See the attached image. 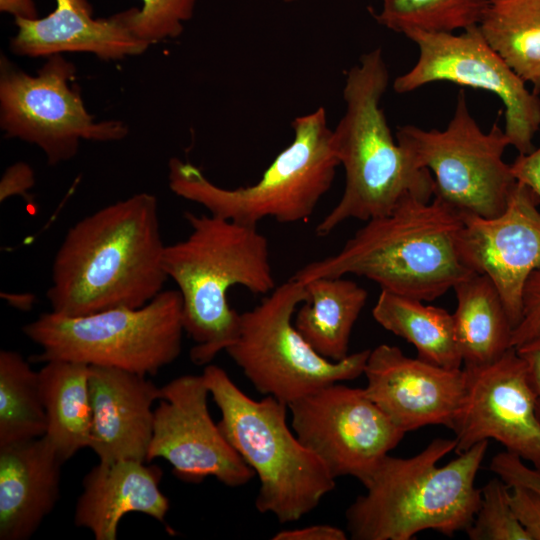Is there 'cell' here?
<instances>
[{
	"mask_svg": "<svg viewBox=\"0 0 540 540\" xmlns=\"http://www.w3.org/2000/svg\"><path fill=\"white\" fill-rule=\"evenodd\" d=\"M60 457L46 436L0 447V540H28L60 497Z\"/></svg>",
	"mask_w": 540,
	"mask_h": 540,
	"instance_id": "21",
	"label": "cell"
},
{
	"mask_svg": "<svg viewBox=\"0 0 540 540\" xmlns=\"http://www.w3.org/2000/svg\"><path fill=\"white\" fill-rule=\"evenodd\" d=\"M515 179L528 186L540 199V146L528 154H519L511 164Z\"/></svg>",
	"mask_w": 540,
	"mask_h": 540,
	"instance_id": "36",
	"label": "cell"
},
{
	"mask_svg": "<svg viewBox=\"0 0 540 540\" xmlns=\"http://www.w3.org/2000/svg\"><path fill=\"white\" fill-rule=\"evenodd\" d=\"M39 371L18 352L0 351V447L45 435Z\"/></svg>",
	"mask_w": 540,
	"mask_h": 540,
	"instance_id": "27",
	"label": "cell"
},
{
	"mask_svg": "<svg viewBox=\"0 0 540 540\" xmlns=\"http://www.w3.org/2000/svg\"><path fill=\"white\" fill-rule=\"evenodd\" d=\"M378 23L396 32H450L478 25L489 0H381Z\"/></svg>",
	"mask_w": 540,
	"mask_h": 540,
	"instance_id": "28",
	"label": "cell"
},
{
	"mask_svg": "<svg viewBox=\"0 0 540 540\" xmlns=\"http://www.w3.org/2000/svg\"><path fill=\"white\" fill-rule=\"evenodd\" d=\"M540 199L517 181L505 210L494 217L461 213L458 237L461 261L486 275L498 290L513 330L522 317L523 293L540 269Z\"/></svg>",
	"mask_w": 540,
	"mask_h": 540,
	"instance_id": "16",
	"label": "cell"
},
{
	"mask_svg": "<svg viewBox=\"0 0 540 540\" xmlns=\"http://www.w3.org/2000/svg\"><path fill=\"white\" fill-rule=\"evenodd\" d=\"M540 332V269L529 277L523 293L522 317L513 330L511 344L518 347Z\"/></svg>",
	"mask_w": 540,
	"mask_h": 540,
	"instance_id": "31",
	"label": "cell"
},
{
	"mask_svg": "<svg viewBox=\"0 0 540 540\" xmlns=\"http://www.w3.org/2000/svg\"><path fill=\"white\" fill-rule=\"evenodd\" d=\"M389 73L383 52L364 53L347 73L346 110L332 130V146L345 170V189L315 231L324 237L348 219L368 221L392 212L407 198L431 201L434 179L392 136L380 106Z\"/></svg>",
	"mask_w": 540,
	"mask_h": 540,
	"instance_id": "4",
	"label": "cell"
},
{
	"mask_svg": "<svg viewBox=\"0 0 540 540\" xmlns=\"http://www.w3.org/2000/svg\"><path fill=\"white\" fill-rule=\"evenodd\" d=\"M510 505L530 540H540V494L521 485L512 486Z\"/></svg>",
	"mask_w": 540,
	"mask_h": 540,
	"instance_id": "33",
	"label": "cell"
},
{
	"mask_svg": "<svg viewBox=\"0 0 540 540\" xmlns=\"http://www.w3.org/2000/svg\"><path fill=\"white\" fill-rule=\"evenodd\" d=\"M454 331L464 368L491 364L512 348L513 327L493 282L473 273L453 288Z\"/></svg>",
	"mask_w": 540,
	"mask_h": 540,
	"instance_id": "22",
	"label": "cell"
},
{
	"mask_svg": "<svg viewBox=\"0 0 540 540\" xmlns=\"http://www.w3.org/2000/svg\"><path fill=\"white\" fill-rule=\"evenodd\" d=\"M0 11L14 18H39L34 0H0Z\"/></svg>",
	"mask_w": 540,
	"mask_h": 540,
	"instance_id": "38",
	"label": "cell"
},
{
	"mask_svg": "<svg viewBox=\"0 0 540 540\" xmlns=\"http://www.w3.org/2000/svg\"><path fill=\"white\" fill-rule=\"evenodd\" d=\"M157 198L138 193L75 223L53 261L51 311L76 317L118 307L139 308L168 279Z\"/></svg>",
	"mask_w": 540,
	"mask_h": 540,
	"instance_id": "1",
	"label": "cell"
},
{
	"mask_svg": "<svg viewBox=\"0 0 540 540\" xmlns=\"http://www.w3.org/2000/svg\"><path fill=\"white\" fill-rule=\"evenodd\" d=\"M273 540H346L347 534L339 527L318 524L303 528L282 530L276 533Z\"/></svg>",
	"mask_w": 540,
	"mask_h": 540,
	"instance_id": "37",
	"label": "cell"
},
{
	"mask_svg": "<svg viewBox=\"0 0 540 540\" xmlns=\"http://www.w3.org/2000/svg\"><path fill=\"white\" fill-rule=\"evenodd\" d=\"M89 387V448L99 461L147 462L154 429L153 405L161 398V387L147 376L103 366H90Z\"/></svg>",
	"mask_w": 540,
	"mask_h": 540,
	"instance_id": "18",
	"label": "cell"
},
{
	"mask_svg": "<svg viewBox=\"0 0 540 540\" xmlns=\"http://www.w3.org/2000/svg\"><path fill=\"white\" fill-rule=\"evenodd\" d=\"M292 429L336 479L364 484L404 433L367 396L340 382L325 385L288 405Z\"/></svg>",
	"mask_w": 540,
	"mask_h": 540,
	"instance_id": "13",
	"label": "cell"
},
{
	"mask_svg": "<svg viewBox=\"0 0 540 540\" xmlns=\"http://www.w3.org/2000/svg\"><path fill=\"white\" fill-rule=\"evenodd\" d=\"M35 184L32 168L24 162L9 166L0 180V201L4 202L13 196L28 197V191Z\"/></svg>",
	"mask_w": 540,
	"mask_h": 540,
	"instance_id": "34",
	"label": "cell"
},
{
	"mask_svg": "<svg viewBox=\"0 0 540 540\" xmlns=\"http://www.w3.org/2000/svg\"><path fill=\"white\" fill-rule=\"evenodd\" d=\"M309 299L305 284L291 277L262 302L240 313L236 340L225 350L254 388L289 405L328 384L364 373L369 349L329 360L318 354L292 322Z\"/></svg>",
	"mask_w": 540,
	"mask_h": 540,
	"instance_id": "9",
	"label": "cell"
},
{
	"mask_svg": "<svg viewBox=\"0 0 540 540\" xmlns=\"http://www.w3.org/2000/svg\"><path fill=\"white\" fill-rule=\"evenodd\" d=\"M404 35L419 49L416 64L393 82L395 92L409 93L436 81L485 90L505 108L504 132L519 154L533 149L540 128V98L484 39L478 25L455 35L450 32L407 30Z\"/></svg>",
	"mask_w": 540,
	"mask_h": 540,
	"instance_id": "12",
	"label": "cell"
},
{
	"mask_svg": "<svg viewBox=\"0 0 540 540\" xmlns=\"http://www.w3.org/2000/svg\"><path fill=\"white\" fill-rule=\"evenodd\" d=\"M490 470L510 487L521 485L540 494V469L526 466L515 454L508 451L496 454L490 462Z\"/></svg>",
	"mask_w": 540,
	"mask_h": 540,
	"instance_id": "32",
	"label": "cell"
},
{
	"mask_svg": "<svg viewBox=\"0 0 540 540\" xmlns=\"http://www.w3.org/2000/svg\"><path fill=\"white\" fill-rule=\"evenodd\" d=\"M44 18H14L17 33L10 40L19 56L50 57L65 52H86L101 60H120L145 52L149 45L138 40L126 23V12L94 18L88 0H55Z\"/></svg>",
	"mask_w": 540,
	"mask_h": 540,
	"instance_id": "19",
	"label": "cell"
},
{
	"mask_svg": "<svg viewBox=\"0 0 540 540\" xmlns=\"http://www.w3.org/2000/svg\"><path fill=\"white\" fill-rule=\"evenodd\" d=\"M285 2H292V1H298V0H283Z\"/></svg>",
	"mask_w": 540,
	"mask_h": 540,
	"instance_id": "39",
	"label": "cell"
},
{
	"mask_svg": "<svg viewBox=\"0 0 540 540\" xmlns=\"http://www.w3.org/2000/svg\"><path fill=\"white\" fill-rule=\"evenodd\" d=\"M461 213L441 199L407 198L392 212L366 221L340 251L306 264L293 278L356 275L381 290L433 301L471 272L461 261Z\"/></svg>",
	"mask_w": 540,
	"mask_h": 540,
	"instance_id": "2",
	"label": "cell"
},
{
	"mask_svg": "<svg viewBox=\"0 0 540 540\" xmlns=\"http://www.w3.org/2000/svg\"><path fill=\"white\" fill-rule=\"evenodd\" d=\"M294 138L253 185L228 189L211 182L190 162L169 161L173 193L198 203L209 214L257 226L265 218L280 223L308 219L330 189L340 165L332 146L326 110L318 108L292 122Z\"/></svg>",
	"mask_w": 540,
	"mask_h": 540,
	"instance_id": "7",
	"label": "cell"
},
{
	"mask_svg": "<svg viewBox=\"0 0 540 540\" xmlns=\"http://www.w3.org/2000/svg\"><path fill=\"white\" fill-rule=\"evenodd\" d=\"M515 349L525 362L528 380L535 399L536 413L540 420V332Z\"/></svg>",
	"mask_w": 540,
	"mask_h": 540,
	"instance_id": "35",
	"label": "cell"
},
{
	"mask_svg": "<svg viewBox=\"0 0 540 540\" xmlns=\"http://www.w3.org/2000/svg\"><path fill=\"white\" fill-rule=\"evenodd\" d=\"M309 299L297 311L294 325L321 356L339 361L347 357L349 341L368 293L350 279L317 277L306 281Z\"/></svg>",
	"mask_w": 540,
	"mask_h": 540,
	"instance_id": "23",
	"label": "cell"
},
{
	"mask_svg": "<svg viewBox=\"0 0 540 540\" xmlns=\"http://www.w3.org/2000/svg\"><path fill=\"white\" fill-rule=\"evenodd\" d=\"M481 503L466 530L471 540H530L510 505V486L499 477L481 490Z\"/></svg>",
	"mask_w": 540,
	"mask_h": 540,
	"instance_id": "29",
	"label": "cell"
},
{
	"mask_svg": "<svg viewBox=\"0 0 540 540\" xmlns=\"http://www.w3.org/2000/svg\"><path fill=\"white\" fill-rule=\"evenodd\" d=\"M185 218L191 232L165 247L163 264L182 297L184 331L195 343L190 358L206 365L238 336L240 313L230 307L228 290L240 285L268 294L276 286L268 241L257 226L211 214Z\"/></svg>",
	"mask_w": 540,
	"mask_h": 540,
	"instance_id": "5",
	"label": "cell"
},
{
	"mask_svg": "<svg viewBox=\"0 0 540 540\" xmlns=\"http://www.w3.org/2000/svg\"><path fill=\"white\" fill-rule=\"evenodd\" d=\"M209 394L202 374L182 375L161 387L147 462L165 459L184 482L214 477L228 487L243 486L255 473L212 420Z\"/></svg>",
	"mask_w": 540,
	"mask_h": 540,
	"instance_id": "14",
	"label": "cell"
},
{
	"mask_svg": "<svg viewBox=\"0 0 540 540\" xmlns=\"http://www.w3.org/2000/svg\"><path fill=\"white\" fill-rule=\"evenodd\" d=\"M372 315L384 329L412 344L418 358L449 369L463 367L453 315L447 310L381 290Z\"/></svg>",
	"mask_w": 540,
	"mask_h": 540,
	"instance_id": "25",
	"label": "cell"
},
{
	"mask_svg": "<svg viewBox=\"0 0 540 540\" xmlns=\"http://www.w3.org/2000/svg\"><path fill=\"white\" fill-rule=\"evenodd\" d=\"M363 374L367 396L404 433L427 425L452 429L465 397L463 367H441L380 344L370 350Z\"/></svg>",
	"mask_w": 540,
	"mask_h": 540,
	"instance_id": "17",
	"label": "cell"
},
{
	"mask_svg": "<svg viewBox=\"0 0 540 540\" xmlns=\"http://www.w3.org/2000/svg\"><path fill=\"white\" fill-rule=\"evenodd\" d=\"M478 27L491 48L540 92V0H489Z\"/></svg>",
	"mask_w": 540,
	"mask_h": 540,
	"instance_id": "26",
	"label": "cell"
},
{
	"mask_svg": "<svg viewBox=\"0 0 540 540\" xmlns=\"http://www.w3.org/2000/svg\"><path fill=\"white\" fill-rule=\"evenodd\" d=\"M142 6L125 10L131 33L147 45L178 37L193 16L198 0H141Z\"/></svg>",
	"mask_w": 540,
	"mask_h": 540,
	"instance_id": "30",
	"label": "cell"
},
{
	"mask_svg": "<svg viewBox=\"0 0 540 540\" xmlns=\"http://www.w3.org/2000/svg\"><path fill=\"white\" fill-rule=\"evenodd\" d=\"M455 447V438H436L412 457H384L363 484L366 493L346 510L351 539L410 540L428 529L449 537L466 531L481 503L475 478L488 441L438 467Z\"/></svg>",
	"mask_w": 540,
	"mask_h": 540,
	"instance_id": "3",
	"label": "cell"
},
{
	"mask_svg": "<svg viewBox=\"0 0 540 540\" xmlns=\"http://www.w3.org/2000/svg\"><path fill=\"white\" fill-rule=\"evenodd\" d=\"M202 375L221 413L223 435L259 478L256 509L280 523L314 510L335 488V478L290 430L288 405L270 395L252 399L217 365H207Z\"/></svg>",
	"mask_w": 540,
	"mask_h": 540,
	"instance_id": "6",
	"label": "cell"
},
{
	"mask_svg": "<svg viewBox=\"0 0 540 540\" xmlns=\"http://www.w3.org/2000/svg\"><path fill=\"white\" fill-rule=\"evenodd\" d=\"M76 68L62 54L48 57L36 75L0 60V126L6 136L37 145L50 165L70 160L81 140L119 141L128 127L118 120L96 121L70 81Z\"/></svg>",
	"mask_w": 540,
	"mask_h": 540,
	"instance_id": "11",
	"label": "cell"
},
{
	"mask_svg": "<svg viewBox=\"0 0 540 540\" xmlns=\"http://www.w3.org/2000/svg\"><path fill=\"white\" fill-rule=\"evenodd\" d=\"M396 140L433 174L434 197L459 213L494 217L505 210L517 184L511 164L503 160L509 139L497 122L489 132L482 131L463 91L444 130L404 125L398 127Z\"/></svg>",
	"mask_w": 540,
	"mask_h": 540,
	"instance_id": "10",
	"label": "cell"
},
{
	"mask_svg": "<svg viewBox=\"0 0 540 540\" xmlns=\"http://www.w3.org/2000/svg\"><path fill=\"white\" fill-rule=\"evenodd\" d=\"M131 459L99 461L83 478L74 523L96 540H116L122 518L143 513L164 523L169 500L160 490L163 476L157 465Z\"/></svg>",
	"mask_w": 540,
	"mask_h": 540,
	"instance_id": "20",
	"label": "cell"
},
{
	"mask_svg": "<svg viewBox=\"0 0 540 540\" xmlns=\"http://www.w3.org/2000/svg\"><path fill=\"white\" fill-rule=\"evenodd\" d=\"M90 366L64 360L45 362L39 370L47 417L44 436L67 461L91 443Z\"/></svg>",
	"mask_w": 540,
	"mask_h": 540,
	"instance_id": "24",
	"label": "cell"
},
{
	"mask_svg": "<svg viewBox=\"0 0 540 540\" xmlns=\"http://www.w3.org/2000/svg\"><path fill=\"white\" fill-rule=\"evenodd\" d=\"M463 369L465 397L452 427L455 452L494 439L540 469V420L525 362L516 349L491 364Z\"/></svg>",
	"mask_w": 540,
	"mask_h": 540,
	"instance_id": "15",
	"label": "cell"
},
{
	"mask_svg": "<svg viewBox=\"0 0 540 540\" xmlns=\"http://www.w3.org/2000/svg\"><path fill=\"white\" fill-rule=\"evenodd\" d=\"M22 330L41 349L36 362L64 360L151 376L181 353L182 297L178 290H163L139 308L76 317L51 311Z\"/></svg>",
	"mask_w": 540,
	"mask_h": 540,
	"instance_id": "8",
	"label": "cell"
}]
</instances>
